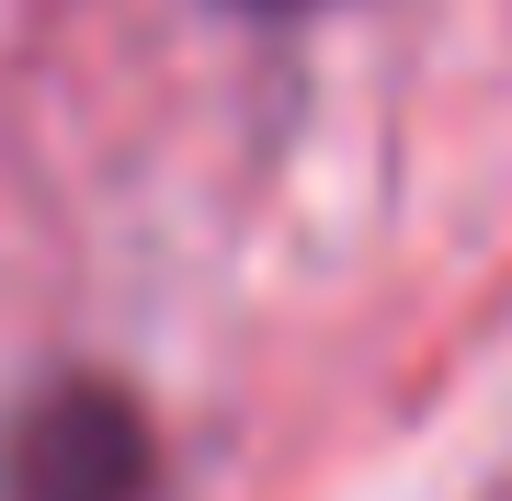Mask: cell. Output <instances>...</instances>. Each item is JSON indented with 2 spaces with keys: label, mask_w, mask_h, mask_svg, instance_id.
Segmentation results:
<instances>
[{
  "label": "cell",
  "mask_w": 512,
  "mask_h": 501,
  "mask_svg": "<svg viewBox=\"0 0 512 501\" xmlns=\"http://www.w3.org/2000/svg\"><path fill=\"white\" fill-rule=\"evenodd\" d=\"M160 433L114 376H57L0 422V501H148Z\"/></svg>",
  "instance_id": "6da1fadb"
},
{
  "label": "cell",
  "mask_w": 512,
  "mask_h": 501,
  "mask_svg": "<svg viewBox=\"0 0 512 501\" xmlns=\"http://www.w3.org/2000/svg\"><path fill=\"white\" fill-rule=\"evenodd\" d=\"M228 12H319V0H228Z\"/></svg>",
  "instance_id": "7a4b0ae2"
}]
</instances>
